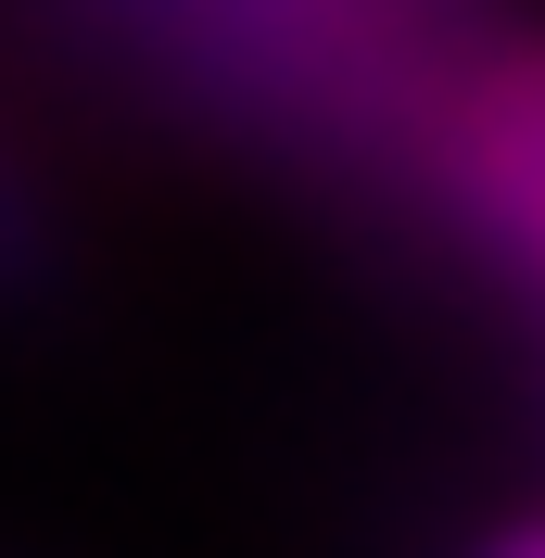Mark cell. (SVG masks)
Instances as JSON below:
<instances>
[{
  "label": "cell",
  "mask_w": 545,
  "mask_h": 558,
  "mask_svg": "<svg viewBox=\"0 0 545 558\" xmlns=\"http://www.w3.org/2000/svg\"><path fill=\"white\" fill-rule=\"evenodd\" d=\"M444 178H457V204L482 216V242L545 292V51H508V64L457 102Z\"/></svg>",
  "instance_id": "1"
},
{
  "label": "cell",
  "mask_w": 545,
  "mask_h": 558,
  "mask_svg": "<svg viewBox=\"0 0 545 558\" xmlns=\"http://www.w3.org/2000/svg\"><path fill=\"white\" fill-rule=\"evenodd\" d=\"M38 254H51V242H38V191H26L13 166H0V279H26Z\"/></svg>",
  "instance_id": "2"
},
{
  "label": "cell",
  "mask_w": 545,
  "mask_h": 558,
  "mask_svg": "<svg viewBox=\"0 0 545 558\" xmlns=\"http://www.w3.org/2000/svg\"><path fill=\"white\" fill-rule=\"evenodd\" d=\"M495 558H545V521H520V533H508V546H495Z\"/></svg>",
  "instance_id": "3"
}]
</instances>
